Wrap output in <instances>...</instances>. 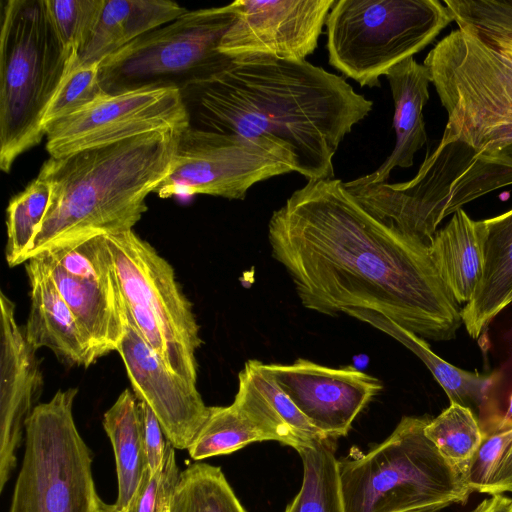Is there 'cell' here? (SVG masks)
Masks as SVG:
<instances>
[{
  "mask_svg": "<svg viewBox=\"0 0 512 512\" xmlns=\"http://www.w3.org/2000/svg\"><path fill=\"white\" fill-rule=\"evenodd\" d=\"M268 240L309 310L369 309L434 341L454 339L463 324L430 245L373 216L340 179L294 191L273 212Z\"/></svg>",
  "mask_w": 512,
  "mask_h": 512,
  "instance_id": "6da1fadb",
  "label": "cell"
},
{
  "mask_svg": "<svg viewBox=\"0 0 512 512\" xmlns=\"http://www.w3.org/2000/svg\"><path fill=\"white\" fill-rule=\"evenodd\" d=\"M189 126L242 138H273L290 147L298 173L334 176L333 157L373 103L342 77L308 61L232 60L218 74L181 90Z\"/></svg>",
  "mask_w": 512,
  "mask_h": 512,
  "instance_id": "7a4b0ae2",
  "label": "cell"
},
{
  "mask_svg": "<svg viewBox=\"0 0 512 512\" xmlns=\"http://www.w3.org/2000/svg\"><path fill=\"white\" fill-rule=\"evenodd\" d=\"M448 119L418 174L493 192L512 184V58L458 27L428 53Z\"/></svg>",
  "mask_w": 512,
  "mask_h": 512,
  "instance_id": "3957f363",
  "label": "cell"
},
{
  "mask_svg": "<svg viewBox=\"0 0 512 512\" xmlns=\"http://www.w3.org/2000/svg\"><path fill=\"white\" fill-rule=\"evenodd\" d=\"M182 132L156 131L49 157L37 177L49 184L50 201L25 262L95 235L133 230L147 196L170 173Z\"/></svg>",
  "mask_w": 512,
  "mask_h": 512,
  "instance_id": "277c9868",
  "label": "cell"
},
{
  "mask_svg": "<svg viewBox=\"0 0 512 512\" xmlns=\"http://www.w3.org/2000/svg\"><path fill=\"white\" fill-rule=\"evenodd\" d=\"M78 56L67 50L49 18L45 0H8L0 33V168L45 136L50 101Z\"/></svg>",
  "mask_w": 512,
  "mask_h": 512,
  "instance_id": "5b68a950",
  "label": "cell"
},
{
  "mask_svg": "<svg viewBox=\"0 0 512 512\" xmlns=\"http://www.w3.org/2000/svg\"><path fill=\"white\" fill-rule=\"evenodd\" d=\"M429 417H403L367 453L338 460L344 512H437L465 504L464 478L425 434Z\"/></svg>",
  "mask_w": 512,
  "mask_h": 512,
  "instance_id": "8992f818",
  "label": "cell"
},
{
  "mask_svg": "<svg viewBox=\"0 0 512 512\" xmlns=\"http://www.w3.org/2000/svg\"><path fill=\"white\" fill-rule=\"evenodd\" d=\"M438 0H335L325 25L328 61L360 86L428 46L453 22Z\"/></svg>",
  "mask_w": 512,
  "mask_h": 512,
  "instance_id": "52a82bcc",
  "label": "cell"
},
{
  "mask_svg": "<svg viewBox=\"0 0 512 512\" xmlns=\"http://www.w3.org/2000/svg\"><path fill=\"white\" fill-rule=\"evenodd\" d=\"M235 19L231 3L187 11L133 40L100 62L107 94L142 88H177L226 69L232 59L219 51Z\"/></svg>",
  "mask_w": 512,
  "mask_h": 512,
  "instance_id": "ba28073f",
  "label": "cell"
},
{
  "mask_svg": "<svg viewBox=\"0 0 512 512\" xmlns=\"http://www.w3.org/2000/svg\"><path fill=\"white\" fill-rule=\"evenodd\" d=\"M77 388L37 404L25 426V452L10 512H94L102 501L92 453L73 416Z\"/></svg>",
  "mask_w": 512,
  "mask_h": 512,
  "instance_id": "9c48e42d",
  "label": "cell"
},
{
  "mask_svg": "<svg viewBox=\"0 0 512 512\" xmlns=\"http://www.w3.org/2000/svg\"><path fill=\"white\" fill-rule=\"evenodd\" d=\"M106 236L128 319L171 371L196 383L202 340L173 267L133 230Z\"/></svg>",
  "mask_w": 512,
  "mask_h": 512,
  "instance_id": "30bf717a",
  "label": "cell"
},
{
  "mask_svg": "<svg viewBox=\"0 0 512 512\" xmlns=\"http://www.w3.org/2000/svg\"><path fill=\"white\" fill-rule=\"evenodd\" d=\"M298 171L297 158L273 138H242L188 127L180 134L170 173L155 191L160 198L196 194L244 199L256 183Z\"/></svg>",
  "mask_w": 512,
  "mask_h": 512,
  "instance_id": "8fae6325",
  "label": "cell"
},
{
  "mask_svg": "<svg viewBox=\"0 0 512 512\" xmlns=\"http://www.w3.org/2000/svg\"><path fill=\"white\" fill-rule=\"evenodd\" d=\"M189 125L181 91L142 88L106 94L80 111L45 128L50 157H62L162 130Z\"/></svg>",
  "mask_w": 512,
  "mask_h": 512,
  "instance_id": "7c38bea8",
  "label": "cell"
},
{
  "mask_svg": "<svg viewBox=\"0 0 512 512\" xmlns=\"http://www.w3.org/2000/svg\"><path fill=\"white\" fill-rule=\"evenodd\" d=\"M335 0H237L219 51L232 60L269 57L305 61L318 46Z\"/></svg>",
  "mask_w": 512,
  "mask_h": 512,
  "instance_id": "4fadbf2b",
  "label": "cell"
},
{
  "mask_svg": "<svg viewBox=\"0 0 512 512\" xmlns=\"http://www.w3.org/2000/svg\"><path fill=\"white\" fill-rule=\"evenodd\" d=\"M264 371L328 439L345 436L381 382L356 368H330L306 359L264 364Z\"/></svg>",
  "mask_w": 512,
  "mask_h": 512,
  "instance_id": "5bb4252c",
  "label": "cell"
},
{
  "mask_svg": "<svg viewBox=\"0 0 512 512\" xmlns=\"http://www.w3.org/2000/svg\"><path fill=\"white\" fill-rule=\"evenodd\" d=\"M117 352L136 398L150 407L173 447L188 450L210 413L196 383L171 371L129 319Z\"/></svg>",
  "mask_w": 512,
  "mask_h": 512,
  "instance_id": "9a60e30c",
  "label": "cell"
},
{
  "mask_svg": "<svg viewBox=\"0 0 512 512\" xmlns=\"http://www.w3.org/2000/svg\"><path fill=\"white\" fill-rule=\"evenodd\" d=\"M15 311L14 302L0 291V492L16 466L43 383L36 352L27 344Z\"/></svg>",
  "mask_w": 512,
  "mask_h": 512,
  "instance_id": "2e32d148",
  "label": "cell"
},
{
  "mask_svg": "<svg viewBox=\"0 0 512 512\" xmlns=\"http://www.w3.org/2000/svg\"><path fill=\"white\" fill-rule=\"evenodd\" d=\"M238 391L229 406H210L209 417L188 448L202 460L235 452L250 443L277 441L295 450L304 443L242 370Z\"/></svg>",
  "mask_w": 512,
  "mask_h": 512,
  "instance_id": "e0dca14e",
  "label": "cell"
},
{
  "mask_svg": "<svg viewBox=\"0 0 512 512\" xmlns=\"http://www.w3.org/2000/svg\"><path fill=\"white\" fill-rule=\"evenodd\" d=\"M25 263L30 310L22 328L27 344L35 352L48 348L70 365L91 366L99 359L95 348L57 289L48 268L38 256Z\"/></svg>",
  "mask_w": 512,
  "mask_h": 512,
  "instance_id": "ac0fdd59",
  "label": "cell"
},
{
  "mask_svg": "<svg viewBox=\"0 0 512 512\" xmlns=\"http://www.w3.org/2000/svg\"><path fill=\"white\" fill-rule=\"evenodd\" d=\"M90 338L98 358L118 351L126 334L128 317L118 279L98 282L73 277L43 255H37Z\"/></svg>",
  "mask_w": 512,
  "mask_h": 512,
  "instance_id": "d6986e66",
  "label": "cell"
},
{
  "mask_svg": "<svg viewBox=\"0 0 512 512\" xmlns=\"http://www.w3.org/2000/svg\"><path fill=\"white\" fill-rule=\"evenodd\" d=\"M385 77L394 101L396 143L378 169L354 179L359 184L386 183L395 168L411 167L415 154L427 140L423 107L429 99L431 81L428 69L410 57L392 67Z\"/></svg>",
  "mask_w": 512,
  "mask_h": 512,
  "instance_id": "ffe728a7",
  "label": "cell"
},
{
  "mask_svg": "<svg viewBox=\"0 0 512 512\" xmlns=\"http://www.w3.org/2000/svg\"><path fill=\"white\" fill-rule=\"evenodd\" d=\"M484 264L480 282L461 310L468 334L476 339L512 303V209L485 219Z\"/></svg>",
  "mask_w": 512,
  "mask_h": 512,
  "instance_id": "44dd1931",
  "label": "cell"
},
{
  "mask_svg": "<svg viewBox=\"0 0 512 512\" xmlns=\"http://www.w3.org/2000/svg\"><path fill=\"white\" fill-rule=\"evenodd\" d=\"M486 229L463 209L433 235L430 243L436 267L456 301L472 298L482 276Z\"/></svg>",
  "mask_w": 512,
  "mask_h": 512,
  "instance_id": "7402d4cb",
  "label": "cell"
},
{
  "mask_svg": "<svg viewBox=\"0 0 512 512\" xmlns=\"http://www.w3.org/2000/svg\"><path fill=\"white\" fill-rule=\"evenodd\" d=\"M188 10L167 0H104L98 23L77 64L101 62L141 35Z\"/></svg>",
  "mask_w": 512,
  "mask_h": 512,
  "instance_id": "603a6c76",
  "label": "cell"
},
{
  "mask_svg": "<svg viewBox=\"0 0 512 512\" xmlns=\"http://www.w3.org/2000/svg\"><path fill=\"white\" fill-rule=\"evenodd\" d=\"M103 427L113 447L118 494L115 502L126 512L149 470L141 432L138 399L125 389L104 413Z\"/></svg>",
  "mask_w": 512,
  "mask_h": 512,
  "instance_id": "cb8c5ba5",
  "label": "cell"
},
{
  "mask_svg": "<svg viewBox=\"0 0 512 512\" xmlns=\"http://www.w3.org/2000/svg\"><path fill=\"white\" fill-rule=\"evenodd\" d=\"M344 313L388 334L412 351L443 388L450 403L465 406L473 411L485 400L493 381L491 376L465 371L446 362L430 349L423 338L373 310L348 309Z\"/></svg>",
  "mask_w": 512,
  "mask_h": 512,
  "instance_id": "d4e9b609",
  "label": "cell"
},
{
  "mask_svg": "<svg viewBox=\"0 0 512 512\" xmlns=\"http://www.w3.org/2000/svg\"><path fill=\"white\" fill-rule=\"evenodd\" d=\"M303 464L302 485L285 512H344L338 460L329 439L296 449Z\"/></svg>",
  "mask_w": 512,
  "mask_h": 512,
  "instance_id": "484cf974",
  "label": "cell"
},
{
  "mask_svg": "<svg viewBox=\"0 0 512 512\" xmlns=\"http://www.w3.org/2000/svg\"><path fill=\"white\" fill-rule=\"evenodd\" d=\"M426 436L442 456L464 478L484 438L475 413L465 406L450 403L425 427Z\"/></svg>",
  "mask_w": 512,
  "mask_h": 512,
  "instance_id": "4316f807",
  "label": "cell"
},
{
  "mask_svg": "<svg viewBox=\"0 0 512 512\" xmlns=\"http://www.w3.org/2000/svg\"><path fill=\"white\" fill-rule=\"evenodd\" d=\"M171 512H246L220 467L195 463L181 471Z\"/></svg>",
  "mask_w": 512,
  "mask_h": 512,
  "instance_id": "83f0119b",
  "label": "cell"
},
{
  "mask_svg": "<svg viewBox=\"0 0 512 512\" xmlns=\"http://www.w3.org/2000/svg\"><path fill=\"white\" fill-rule=\"evenodd\" d=\"M51 196L48 183L38 177L9 202L6 213V262L10 267L25 263L37 230L46 214Z\"/></svg>",
  "mask_w": 512,
  "mask_h": 512,
  "instance_id": "f1b7e54d",
  "label": "cell"
},
{
  "mask_svg": "<svg viewBox=\"0 0 512 512\" xmlns=\"http://www.w3.org/2000/svg\"><path fill=\"white\" fill-rule=\"evenodd\" d=\"M466 485L490 495L512 492V424L484 438L472 460Z\"/></svg>",
  "mask_w": 512,
  "mask_h": 512,
  "instance_id": "f546056e",
  "label": "cell"
},
{
  "mask_svg": "<svg viewBox=\"0 0 512 512\" xmlns=\"http://www.w3.org/2000/svg\"><path fill=\"white\" fill-rule=\"evenodd\" d=\"M443 2L458 27L472 30L486 43L512 58V0Z\"/></svg>",
  "mask_w": 512,
  "mask_h": 512,
  "instance_id": "4dcf8cb0",
  "label": "cell"
},
{
  "mask_svg": "<svg viewBox=\"0 0 512 512\" xmlns=\"http://www.w3.org/2000/svg\"><path fill=\"white\" fill-rule=\"evenodd\" d=\"M39 255L76 278L98 282H111L117 278L106 235H95Z\"/></svg>",
  "mask_w": 512,
  "mask_h": 512,
  "instance_id": "1f68e13d",
  "label": "cell"
},
{
  "mask_svg": "<svg viewBox=\"0 0 512 512\" xmlns=\"http://www.w3.org/2000/svg\"><path fill=\"white\" fill-rule=\"evenodd\" d=\"M45 4L62 44L78 56L93 34L104 0H45Z\"/></svg>",
  "mask_w": 512,
  "mask_h": 512,
  "instance_id": "d6a6232c",
  "label": "cell"
},
{
  "mask_svg": "<svg viewBox=\"0 0 512 512\" xmlns=\"http://www.w3.org/2000/svg\"><path fill=\"white\" fill-rule=\"evenodd\" d=\"M100 62L76 64L65 76L49 103L43 128L70 116L107 93L99 80Z\"/></svg>",
  "mask_w": 512,
  "mask_h": 512,
  "instance_id": "836d02e7",
  "label": "cell"
},
{
  "mask_svg": "<svg viewBox=\"0 0 512 512\" xmlns=\"http://www.w3.org/2000/svg\"><path fill=\"white\" fill-rule=\"evenodd\" d=\"M181 471L169 442L161 467L147 471L126 512H171Z\"/></svg>",
  "mask_w": 512,
  "mask_h": 512,
  "instance_id": "e575fe53",
  "label": "cell"
},
{
  "mask_svg": "<svg viewBox=\"0 0 512 512\" xmlns=\"http://www.w3.org/2000/svg\"><path fill=\"white\" fill-rule=\"evenodd\" d=\"M261 364L260 361L249 360L245 363L243 370L291 430L306 444L328 439L308 421L293 401L264 371Z\"/></svg>",
  "mask_w": 512,
  "mask_h": 512,
  "instance_id": "d590c367",
  "label": "cell"
},
{
  "mask_svg": "<svg viewBox=\"0 0 512 512\" xmlns=\"http://www.w3.org/2000/svg\"><path fill=\"white\" fill-rule=\"evenodd\" d=\"M138 405L142 439L147 455L148 468L151 473H155L163 463L169 441L166 438L159 420L150 407L139 399Z\"/></svg>",
  "mask_w": 512,
  "mask_h": 512,
  "instance_id": "8d00e7d4",
  "label": "cell"
},
{
  "mask_svg": "<svg viewBox=\"0 0 512 512\" xmlns=\"http://www.w3.org/2000/svg\"><path fill=\"white\" fill-rule=\"evenodd\" d=\"M470 512H512V497L503 494L491 495Z\"/></svg>",
  "mask_w": 512,
  "mask_h": 512,
  "instance_id": "74e56055",
  "label": "cell"
},
{
  "mask_svg": "<svg viewBox=\"0 0 512 512\" xmlns=\"http://www.w3.org/2000/svg\"><path fill=\"white\" fill-rule=\"evenodd\" d=\"M94 512H120L114 504H106L103 501L100 502Z\"/></svg>",
  "mask_w": 512,
  "mask_h": 512,
  "instance_id": "f35d334b",
  "label": "cell"
}]
</instances>
